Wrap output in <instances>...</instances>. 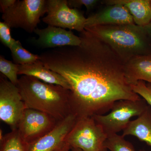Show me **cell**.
I'll use <instances>...</instances> for the list:
<instances>
[{
	"instance_id": "cell-15",
	"label": "cell",
	"mask_w": 151,
	"mask_h": 151,
	"mask_svg": "<svg viewBox=\"0 0 151 151\" xmlns=\"http://www.w3.org/2000/svg\"><path fill=\"white\" fill-rule=\"evenodd\" d=\"M106 5H122L127 9L135 24L145 26L151 22V0H107L101 2Z\"/></svg>"
},
{
	"instance_id": "cell-16",
	"label": "cell",
	"mask_w": 151,
	"mask_h": 151,
	"mask_svg": "<svg viewBox=\"0 0 151 151\" xmlns=\"http://www.w3.org/2000/svg\"><path fill=\"white\" fill-rule=\"evenodd\" d=\"M122 136H133L151 147V107L148 105L137 119L131 121L123 131Z\"/></svg>"
},
{
	"instance_id": "cell-11",
	"label": "cell",
	"mask_w": 151,
	"mask_h": 151,
	"mask_svg": "<svg viewBox=\"0 0 151 151\" xmlns=\"http://www.w3.org/2000/svg\"><path fill=\"white\" fill-rule=\"evenodd\" d=\"M38 36L34 42L42 48H55L65 46H78L81 40L71 30H66L62 28L48 26L42 29L36 28L34 31Z\"/></svg>"
},
{
	"instance_id": "cell-22",
	"label": "cell",
	"mask_w": 151,
	"mask_h": 151,
	"mask_svg": "<svg viewBox=\"0 0 151 151\" xmlns=\"http://www.w3.org/2000/svg\"><path fill=\"white\" fill-rule=\"evenodd\" d=\"M10 29L4 22H0V40L4 46L10 49L16 41L11 36Z\"/></svg>"
},
{
	"instance_id": "cell-7",
	"label": "cell",
	"mask_w": 151,
	"mask_h": 151,
	"mask_svg": "<svg viewBox=\"0 0 151 151\" xmlns=\"http://www.w3.org/2000/svg\"><path fill=\"white\" fill-rule=\"evenodd\" d=\"M27 109L16 85L4 76L0 77V119L16 129L19 122Z\"/></svg>"
},
{
	"instance_id": "cell-14",
	"label": "cell",
	"mask_w": 151,
	"mask_h": 151,
	"mask_svg": "<svg viewBox=\"0 0 151 151\" xmlns=\"http://www.w3.org/2000/svg\"><path fill=\"white\" fill-rule=\"evenodd\" d=\"M125 73L131 85L140 81L151 84V55L134 57L125 63Z\"/></svg>"
},
{
	"instance_id": "cell-29",
	"label": "cell",
	"mask_w": 151,
	"mask_h": 151,
	"mask_svg": "<svg viewBox=\"0 0 151 151\" xmlns=\"http://www.w3.org/2000/svg\"></svg>"
},
{
	"instance_id": "cell-23",
	"label": "cell",
	"mask_w": 151,
	"mask_h": 151,
	"mask_svg": "<svg viewBox=\"0 0 151 151\" xmlns=\"http://www.w3.org/2000/svg\"><path fill=\"white\" fill-rule=\"evenodd\" d=\"M101 2L97 0H68V6L70 8L74 9L81 8L83 6L86 7L87 12L95 8Z\"/></svg>"
},
{
	"instance_id": "cell-1",
	"label": "cell",
	"mask_w": 151,
	"mask_h": 151,
	"mask_svg": "<svg viewBox=\"0 0 151 151\" xmlns=\"http://www.w3.org/2000/svg\"><path fill=\"white\" fill-rule=\"evenodd\" d=\"M79 36L78 46L57 47L39 55L45 66L70 85L71 113L78 119L103 115L119 100L140 99L127 81L125 63L116 52L87 30Z\"/></svg>"
},
{
	"instance_id": "cell-2",
	"label": "cell",
	"mask_w": 151,
	"mask_h": 151,
	"mask_svg": "<svg viewBox=\"0 0 151 151\" xmlns=\"http://www.w3.org/2000/svg\"><path fill=\"white\" fill-rule=\"evenodd\" d=\"M17 86L27 108L47 113L58 121L71 113L70 89L27 75L19 78Z\"/></svg>"
},
{
	"instance_id": "cell-25",
	"label": "cell",
	"mask_w": 151,
	"mask_h": 151,
	"mask_svg": "<svg viewBox=\"0 0 151 151\" xmlns=\"http://www.w3.org/2000/svg\"><path fill=\"white\" fill-rule=\"evenodd\" d=\"M70 146L65 142L55 151H70Z\"/></svg>"
},
{
	"instance_id": "cell-10",
	"label": "cell",
	"mask_w": 151,
	"mask_h": 151,
	"mask_svg": "<svg viewBox=\"0 0 151 151\" xmlns=\"http://www.w3.org/2000/svg\"><path fill=\"white\" fill-rule=\"evenodd\" d=\"M78 118L73 113L59 121L46 135L29 145L25 151H55L65 142V138L77 122Z\"/></svg>"
},
{
	"instance_id": "cell-27",
	"label": "cell",
	"mask_w": 151,
	"mask_h": 151,
	"mask_svg": "<svg viewBox=\"0 0 151 151\" xmlns=\"http://www.w3.org/2000/svg\"><path fill=\"white\" fill-rule=\"evenodd\" d=\"M70 151H83L77 148H71L70 149Z\"/></svg>"
},
{
	"instance_id": "cell-4",
	"label": "cell",
	"mask_w": 151,
	"mask_h": 151,
	"mask_svg": "<svg viewBox=\"0 0 151 151\" xmlns=\"http://www.w3.org/2000/svg\"><path fill=\"white\" fill-rule=\"evenodd\" d=\"M108 136L93 116L77 120L65 138L70 148L83 151H107L105 144Z\"/></svg>"
},
{
	"instance_id": "cell-3",
	"label": "cell",
	"mask_w": 151,
	"mask_h": 151,
	"mask_svg": "<svg viewBox=\"0 0 151 151\" xmlns=\"http://www.w3.org/2000/svg\"><path fill=\"white\" fill-rule=\"evenodd\" d=\"M85 29L108 44L125 63L134 57L151 55V42L145 26H100Z\"/></svg>"
},
{
	"instance_id": "cell-21",
	"label": "cell",
	"mask_w": 151,
	"mask_h": 151,
	"mask_svg": "<svg viewBox=\"0 0 151 151\" xmlns=\"http://www.w3.org/2000/svg\"><path fill=\"white\" fill-rule=\"evenodd\" d=\"M131 86L132 90L145 100L151 107V84L140 81Z\"/></svg>"
},
{
	"instance_id": "cell-28",
	"label": "cell",
	"mask_w": 151,
	"mask_h": 151,
	"mask_svg": "<svg viewBox=\"0 0 151 151\" xmlns=\"http://www.w3.org/2000/svg\"><path fill=\"white\" fill-rule=\"evenodd\" d=\"M139 151H146V150H140Z\"/></svg>"
},
{
	"instance_id": "cell-6",
	"label": "cell",
	"mask_w": 151,
	"mask_h": 151,
	"mask_svg": "<svg viewBox=\"0 0 151 151\" xmlns=\"http://www.w3.org/2000/svg\"><path fill=\"white\" fill-rule=\"evenodd\" d=\"M46 12L45 0H16L3 13L2 19L11 28L22 29L31 33L37 28L41 17Z\"/></svg>"
},
{
	"instance_id": "cell-20",
	"label": "cell",
	"mask_w": 151,
	"mask_h": 151,
	"mask_svg": "<svg viewBox=\"0 0 151 151\" xmlns=\"http://www.w3.org/2000/svg\"><path fill=\"white\" fill-rule=\"evenodd\" d=\"M19 65L0 56V71L12 84L17 86L18 82Z\"/></svg>"
},
{
	"instance_id": "cell-13",
	"label": "cell",
	"mask_w": 151,
	"mask_h": 151,
	"mask_svg": "<svg viewBox=\"0 0 151 151\" xmlns=\"http://www.w3.org/2000/svg\"><path fill=\"white\" fill-rule=\"evenodd\" d=\"M19 75L33 76L45 83L70 89V85L63 76L47 68L40 60L30 64L19 65Z\"/></svg>"
},
{
	"instance_id": "cell-19",
	"label": "cell",
	"mask_w": 151,
	"mask_h": 151,
	"mask_svg": "<svg viewBox=\"0 0 151 151\" xmlns=\"http://www.w3.org/2000/svg\"><path fill=\"white\" fill-rule=\"evenodd\" d=\"M105 147L111 151H136L134 146L118 134L108 136L105 144Z\"/></svg>"
},
{
	"instance_id": "cell-26",
	"label": "cell",
	"mask_w": 151,
	"mask_h": 151,
	"mask_svg": "<svg viewBox=\"0 0 151 151\" xmlns=\"http://www.w3.org/2000/svg\"><path fill=\"white\" fill-rule=\"evenodd\" d=\"M147 34L151 42V22L150 24L145 26Z\"/></svg>"
},
{
	"instance_id": "cell-5",
	"label": "cell",
	"mask_w": 151,
	"mask_h": 151,
	"mask_svg": "<svg viewBox=\"0 0 151 151\" xmlns=\"http://www.w3.org/2000/svg\"><path fill=\"white\" fill-rule=\"evenodd\" d=\"M148 105L142 98L137 100H119L114 103L108 114L94 115L93 117L109 136L123 131L132 117L140 116Z\"/></svg>"
},
{
	"instance_id": "cell-8",
	"label": "cell",
	"mask_w": 151,
	"mask_h": 151,
	"mask_svg": "<svg viewBox=\"0 0 151 151\" xmlns=\"http://www.w3.org/2000/svg\"><path fill=\"white\" fill-rule=\"evenodd\" d=\"M46 8L47 15L42 21L49 26L79 32L85 29L86 18L82 12L69 7L67 0H47Z\"/></svg>"
},
{
	"instance_id": "cell-17",
	"label": "cell",
	"mask_w": 151,
	"mask_h": 151,
	"mask_svg": "<svg viewBox=\"0 0 151 151\" xmlns=\"http://www.w3.org/2000/svg\"><path fill=\"white\" fill-rule=\"evenodd\" d=\"M10 50L14 63L17 65L30 64L40 59L39 55L31 53L24 48L19 40L15 41Z\"/></svg>"
},
{
	"instance_id": "cell-12",
	"label": "cell",
	"mask_w": 151,
	"mask_h": 151,
	"mask_svg": "<svg viewBox=\"0 0 151 151\" xmlns=\"http://www.w3.org/2000/svg\"><path fill=\"white\" fill-rule=\"evenodd\" d=\"M135 24L129 12L124 6L115 4L104 8L86 19L85 29L100 26Z\"/></svg>"
},
{
	"instance_id": "cell-18",
	"label": "cell",
	"mask_w": 151,
	"mask_h": 151,
	"mask_svg": "<svg viewBox=\"0 0 151 151\" xmlns=\"http://www.w3.org/2000/svg\"><path fill=\"white\" fill-rule=\"evenodd\" d=\"M0 143V151H26L27 145L22 139L17 129L4 135Z\"/></svg>"
},
{
	"instance_id": "cell-24",
	"label": "cell",
	"mask_w": 151,
	"mask_h": 151,
	"mask_svg": "<svg viewBox=\"0 0 151 151\" xmlns=\"http://www.w3.org/2000/svg\"><path fill=\"white\" fill-rule=\"evenodd\" d=\"M16 0H1L0 6L1 12H4L9 8L12 6L15 3Z\"/></svg>"
},
{
	"instance_id": "cell-9",
	"label": "cell",
	"mask_w": 151,
	"mask_h": 151,
	"mask_svg": "<svg viewBox=\"0 0 151 151\" xmlns=\"http://www.w3.org/2000/svg\"><path fill=\"white\" fill-rule=\"evenodd\" d=\"M59 121L41 111L27 108L17 129L22 141L28 145L51 131Z\"/></svg>"
}]
</instances>
